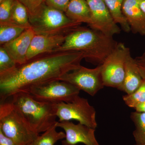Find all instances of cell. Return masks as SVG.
Segmentation results:
<instances>
[{"label":"cell","mask_w":145,"mask_h":145,"mask_svg":"<svg viewBox=\"0 0 145 145\" xmlns=\"http://www.w3.org/2000/svg\"><path fill=\"white\" fill-rule=\"evenodd\" d=\"M2 46L0 47V75L5 74L18 65Z\"/></svg>","instance_id":"603a6c76"},{"label":"cell","mask_w":145,"mask_h":145,"mask_svg":"<svg viewBox=\"0 0 145 145\" xmlns=\"http://www.w3.org/2000/svg\"><path fill=\"white\" fill-rule=\"evenodd\" d=\"M57 123L42 135H39L29 145H54L59 140L64 139L65 133L63 131H57Z\"/></svg>","instance_id":"d6986e66"},{"label":"cell","mask_w":145,"mask_h":145,"mask_svg":"<svg viewBox=\"0 0 145 145\" xmlns=\"http://www.w3.org/2000/svg\"><path fill=\"white\" fill-rule=\"evenodd\" d=\"M15 0H3L0 2V24H11L10 17Z\"/></svg>","instance_id":"cb8c5ba5"},{"label":"cell","mask_w":145,"mask_h":145,"mask_svg":"<svg viewBox=\"0 0 145 145\" xmlns=\"http://www.w3.org/2000/svg\"><path fill=\"white\" fill-rule=\"evenodd\" d=\"M83 59L84 54L82 52H54L18 65L10 72L0 75L1 102L16 92L27 91L36 86L59 80L63 75L78 68Z\"/></svg>","instance_id":"6da1fadb"},{"label":"cell","mask_w":145,"mask_h":145,"mask_svg":"<svg viewBox=\"0 0 145 145\" xmlns=\"http://www.w3.org/2000/svg\"><path fill=\"white\" fill-rule=\"evenodd\" d=\"M70 0H44L45 4L65 13L66 11Z\"/></svg>","instance_id":"484cf974"},{"label":"cell","mask_w":145,"mask_h":145,"mask_svg":"<svg viewBox=\"0 0 145 145\" xmlns=\"http://www.w3.org/2000/svg\"><path fill=\"white\" fill-rule=\"evenodd\" d=\"M3 0H0V2H1Z\"/></svg>","instance_id":"4dcf8cb0"},{"label":"cell","mask_w":145,"mask_h":145,"mask_svg":"<svg viewBox=\"0 0 145 145\" xmlns=\"http://www.w3.org/2000/svg\"><path fill=\"white\" fill-rule=\"evenodd\" d=\"M65 14L78 23H84L89 25L91 23V12L86 0H70Z\"/></svg>","instance_id":"2e32d148"},{"label":"cell","mask_w":145,"mask_h":145,"mask_svg":"<svg viewBox=\"0 0 145 145\" xmlns=\"http://www.w3.org/2000/svg\"><path fill=\"white\" fill-rule=\"evenodd\" d=\"M57 126L63 129L66 134L62 145H100L95 135V129L79 123L75 124L70 121H58Z\"/></svg>","instance_id":"8fae6325"},{"label":"cell","mask_w":145,"mask_h":145,"mask_svg":"<svg viewBox=\"0 0 145 145\" xmlns=\"http://www.w3.org/2000/svg\"><path fill=\"white\" fill-rule=\"evenodd\" d=\"M142 145H145V144H143Z\"/></svg>","instance_id":"1f68e13d"},{"label":"cell","mask_w":145,"mask_h":145,"mask_svg":"<svg viewBox=\"0 0 145 145\" xmlns=\"http://www.w3.org/2000/svg\"><path fill=\"white\" fill-rule=\"evenodd\" d=\"M59 80L69 83L91 96L96 95L105 86L101 65L94 69L88 68L81 65L78 68L63 75Z\"/></svg>","instance_id":"9c48e42d"},{"label":"cell","mask_w":145,"mask_h":145,"mask_svg":"<svg viewBox=\"0 0 145 145\" xmlns=\"http://www.w3.org/2000/svg\"><path fill=\"white\" fill-rule=\"evenodd\" d=\"M131 119L135 125L133 137L135 145L145 144V112L135 111L131 112Z\"/></svg>","instance_id":"ffe728a7"},{"label":"cell","mask_w":145,"mask_h":145,"mask_svg":"<svg viewBox=\"0 0 145 145\" xmlns=\"http://www.w3.org/2000/svg\"><path fill=\"white\" fill-rule=\"evenodd\" d=\"M91 15L90 28L113 37L121 32L120 27L114 22L104 0H86Z\"/></svg>","instance_id":"30bf717a"},{"label":"cell","mask_w":145,"mask_h":145,"mask_svg":"<svg viewBox=\"0 0 145 145\" xmlns=\"http://www.w3.org/2000/svg\"><path fill=\"white\" fill-rule=\"evenodd\" d=\"M104 1L115 22L120 25L125 32H129L130 27L122 13V7L124 0Z\"/></svg>","instance_id":"ac0fdd59"},{"label":"cell","mask_w":145,"mask_h":145,"mask_svg":"<svg viewBox=\"0 0 145 145\" xmlns=\"http://www.w3.org/2000/svg\"><path fill=\"white\" fill-rule=\"evenodd\" d=\"M122 11L131 31L145 36V15L140 8L138 0H124Z\"/></svg>","instance_id":"5bb4252c"},{"label":"cell","mask_w":145,"mask_h":145,"mask_svg":"<svg viewBox=\"0 0 145 145\" xmlns=\"http://www.w3.org/2000/svg\"><path fill=\"white\" fill-rule=\"evenodd\" d=\"M125 104L129 107L135 108L145 102V80H143L140 86L134 92L123 96Z\"/></svg>","instance_id":"7402d4cb"},{"label":"cell","mask_w":145,"mask_h":145,"mask_svg":"<svg viewBox=\"0 0 145 145\" xmlns=\"http://www.w3.org/2000/svg\"><path fill=\"white\" fill-rule=\"evenodd\" d=\"M68 33L48 35L35 34L27 52V61L42 54L54 52L63 43Z\"/></svg>","instance_id":"7c38bea8"},{"label":"cell","mask_w":145,"mask_h":145,"mask_svg":"<svg viewBox=\"0 0 145 145\" xmlns=\"http://www.w3.org/2000/svg\"><path fill=\"white\" fill-rule=\"evenodd\" d=\"M8 99L22 114L31 128L39 134L58 122L56 104L36 101L29 92L24 91L16 92Z\"/></svg>","instance_id":"3957f363"},{"label":"cell","mask_w":145,"mask_h":145,"mask_svg":"<svg viewBox=\"0 0 145 145\" xmlns=\"http://www.w3.org/2000/svg\"><path fill=\"white\" fill-rule=\"evenodd\" d=\"M29 20L35 34L41 35L68 33L81 24L71 20L65 13L45 4L39 13Z\"/></svg>","instance_id":"5b68a950"},{"label":"cell","mask_w":145,"mask_h":145,"mask_svg":"<svg viewBox=\"0 0 145 145\" xmlns=\"http://www.w3.org/2000/svg\"><path fill=\"white\" fill-rule=\"evenodd\" d=\"M56 115L59 122L76 120L94 129L97 127L95 108L88 99L79 96L71 103L56 104Z\"/></svg>","instance_id":"52a82bcc"},{"label":"cell","mask_w":145,"mask_h":145,"mask_svg":"<svg viewBox=\"0 0 145 145\" xmlns=\"http://www.w3.org/2000/svg\"><path fill=\"white\" fill-rule=\"evenodd\" d=\"M130 51L123 43H118L111 54L102 65V74L104 85L120 90L125 78V62Z\"/></svg>","instance_id":"ba28073f"},{"label":"cell","mask_w":145,"mask_h":145,"mask_svg":"<svg viewBox=\"0 0 145 145\" xmlns=\"http://www.w3.org/2000/svg\"><path fill=\"white\" fill-rule=\"evenodd\" d=\"M0 131L20 145H29L39 135L9 101L0 104Z\"/></svg>","instance_id":"277c9868"},{"label":"cell","mask_w":145,"mask_h":145,"mask_svg":"<svg viewBox=\"0 0 145 145\" xmlns=\"http://www.w3.org/2000/svg\"><path fill=\"white\" fill-rule=\"evenodd\" d=\"M80 91L69 83L58 80L34 87L27 92L36 101L57 104L71 103L79 96Z\"/></svg>","instance_id":"8992f818"},{"label":"cell","mask_w":145,"mask_h":145,"mask_svg":"<svg viewBox=\"0 0 145 145\" xmlns=\"http://www.w3.org/2000/svg\"><path fill=\"white\" fill-rule=\"evenodd\" d=\"M118 44L113 37L91 28L79 26L68 34L63 43L54 52H83L87 61L99 65L103 63Z\"/></svg>","instance_id":"7a4b0ae2"},{"label":"cell","mask_w":145,"mask_h":145,"mask_svg":"<svg viewBox=\"0 0 145 145\" xmlns=\"http://www.w3.org/2000/svg\"><path fill=\"white\" fill-rule=\"evenodd\" d=\"M143 81L135 59L133 58L130 52L126 59L124 80L120 90L127 94H131L140 86Z\"/></svg>","instance_id":"9a60e30c"},{"label":"cell","mask_w":145,"mask_h":145,"mask_svg":"<svg viewBox=\"0 0 145 145\" xmlns=\"http://www.w3.org/2000/svg\"><path fill=\"white\" fill-rule=\"evenodd\" d=\"M27 29L13 24H0V44L3 45L18 38Z\"/></svg>","instance_id":"44dd1931"},{"label":"cell","mask_w":145,"mask_h":145,"mask_svg":"<svg viewBox=\"0 0 145 145\" xmlns=\"http://www.w3.org/2000/svg\"><path fill=\"white\" fill-rule=\"evenodd\" d=\"M0 145H20L15 141L5 135L0 131Z\"/></svg>","instance_id":"83f0119b"},{"label":"cell","mask_w":145,"mask_h":145,"mask_svg":"<svg viewBox=\"0 0 145 145\" xmlns=\"http://www.w3.org/2000/svg\"><path fill=\"white\" fill-rule=\"evenodd\" d=\"M22 3L27 10L29 19L39 13L44 4V0H18Z\"/></svg>","instance_id":"d4e9b609"},{"label":"cell","mask_w":145,"mask_h":145,"mask_svg":"<svg viewBox=\"0 0 145 145\" xmlns=\"http://www.w3.org/2000/svg\"><path fill=\"white\" fill-rule=\"evenodd\" d=\"M10 24L26 29L31 28L28 11L26 7L18 0H15L13 4Z\"/></svg>","instance_id":"e0dca14e"},{"label":"cell","mask_w":145,"mask_h":145,"mask_svg":"<svg viewBox=\"0 0 145 145\" xmlns=\"http://www.w3.org/2000/svg\"><path fill=\"white\" fill-rule=\"evenodd\" d=\"M140 8L145 15V0H138Z\"/></svg>","instance_id":"f546056e"},{"label":"cell","mask_w":145,"mask_h":145,"mask_svg":"<svg viewBox=\"0 0 145 145\" xmlns=\"http://www.w3.org/2000/svg\"><path fill=\"white\" fill-rule=\"evenodd\" d=\"M135 60L141 76L145 80V50L142 55L135 58Z\"/></svg>","instance_id":"4316f807"},{"label":"cell","mask_w":145,"mask_h":145,"mask_svg":"<svg viewBox=\"0 0 145 145\" xmlns=\"http://www.w3.org/2000/svg\"><path fill=\"white\" fill-rule=\"evenodd\" d=\"M135 111L138 112H145V102L137 106L135 108Z\"/></svg>","instance_id":"f1b7e54d"},{"label":"cell","mask_w":145,"mask_h":145,"mask_svg":"<svg viewBox=\"0 0 145 145\" xmlns=\"http://www.w3.org/2000/svg\"><path fill=\"white\" fill-rule=\"evenodd\" d=\"M35 35L32 28L27 29L17 39L1 46L18 65H22L27 61V55Z\"/></svg>","instance_id":"4fadbf2b"}]
</instances>
